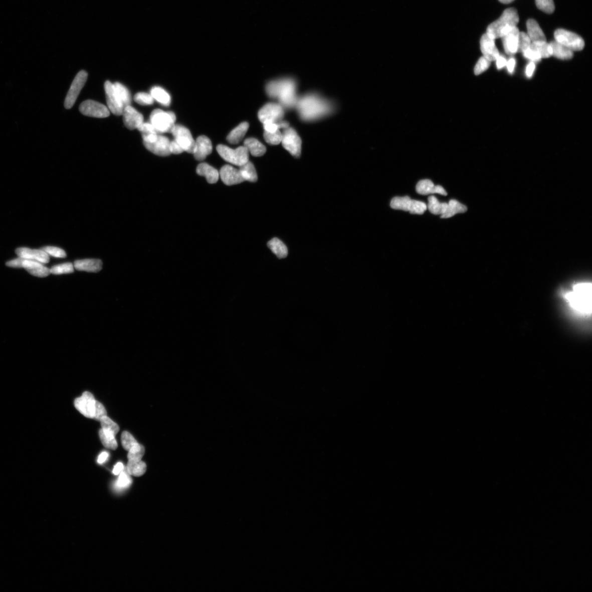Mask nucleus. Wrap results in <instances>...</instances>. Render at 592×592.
<instances>
[{"mask_svg": "<svg viewBox=\"0 0 592 592\" xmlns=\"http://www.w3.org/2000/svg\"><path fill=\"white\" fill-rule=\"evenodd\" d=\"M50 270L51 273L55 275L70 274L74 271V266L72 263H66L53 266Z\"/></svg>", "mask_w": 592, "mask_h": 592, "instance_id": "obj_41", "label": "nucleus"}, {"mask_svg": "<svg viewBox=\"0 0 592 592\" xmlns=\"http://www.w3.org/2000/svg\"><path fill=\"white\" fill-rule=\"evenodd\" d=\"M519 33L518 28L515 27L501 38L507 54L512 55L518 52Z\"/></svg>", "mask_w": 592, "mask_h": 592, "instance_id": "obj_22", "label": "nucleus"}, {"mask_svg": "<svg viewBox=\"0 0 592 592\" xmlns=\"http://www.w3.org/2000/svg\"><path fill=\"white\" fill-rule=\"evenodd\" d=\"M249 127V124L246 122H242L238 126L235 127L228 134L227 140L231 144H238L244 138L247 130Z\"/></svg>", "mask_w": 592, "mask_h": 592, "instance_id": "obj_30", "label": "nucleus"}, {"mask_svg": "<svg viewBox=\"0 0 592 592\" xmlns=\"http://www.w3.org/2000/svg\"><path fill=\"white\" fill-rule=\"evenodd\" d=\"M99 435L100 440L105 448L113 451L117 449V443L114 436L105 433L102 429L99 431Z\"/></svg>", "mask_w": 592, "mask_h": 592, "instance_id": "obj_40", "label": "nucleus"}, {"mask_svg": "<svg viewBox=\"0 0 592 592\" xmlns=\"http://www.w3.org/2000/svg\"><path fill=\"white\" fill-rule=\"evenodd\" d=\"M170 151L171 154H174V155H180V154L185 152L181 146L175 139L173 141H170Z\"/></svg>", "mask_w": 592, "mask_h": 592, "instance_id": "obj_54", "label": "nucleus"}, {"mask_svg": "<svg viewBox=\"0 0 592 592\" xmlns=\"http://www.w3.org/2000/svg\"><path fill=\"white\" fill-rule=\"evenodd\" d=\"M516 59H515L514 58H511L509 59V60L507 61L506 66L507 68L508 72L510 74H512L514 72L515 67H516Z\"/></svg>", "mask_w": 592, "mask_h": 592, "instance_id": "obj_58", "label": "nucleus"}, {"mask_svg": "<svg viewBox=\"0 0 592 592\" xmlns=\"http://www.w3.org/2000/svg\"><path fill=\"white\" fill-rule=\"evenodd\" d=\"M390 207L394 210L408 211L411 214L422 215L427 206L422 201L412 200L407 196L395 197L390 202Z\"/></svg>", "mask_w": 592, "mask_h": 592, "instance_id": "obj_7", "label": "nucleus"}, {"mask_svg": "<svg viewBox=\"0 0 592 592\" xmlns=\"http://www.w3.org/2000/svg\"><path fill=\"white\" fill-rule=\"evenodd\" d=\"M212 145L210 139L206 136L201 135L195 141L194 157L198 161H202L211 154Z\"/></svg>", "mask_w": 592, "mask_h": 592, "instance_id": "obj_20", "label": "nucleus"}, {"mask_svg": "<svg viewBox=\"0 0 592 592\" xmlns=\"http://www.w3.org/2000/svg\"><path fill=\"white\" fill-rule=\"evenodd\" d=\"M102 262L98 259H86L76 260L74 264L77 270L97 273L102 269Z\"/></svg>", "mask_w": 592, "mask_h": 592, "instance_id": "obj_24", "label": "nucleus"}, {"mask_svg": "<svg viewBox=\"0 0 592 592\" xmlns=\"http://www.w3.org/2000/svg\"><path fill=\"white\" fill-rule=\"evenodd\" d=\"M23 260V258L19 257V258L10 260V261L8 262L6 264L8 266H9V267L21 268H23L22 263Z\"/></svg>", "mask_w": 592, "mask_h": 592, "instance_id": "obj_55", "label": "nucleus"}, {"mask_svg": "<svg viewBox=\"0 0 592 592\" xmlns=\"http://www.w3.org/2000/svg\"><path fill=\"white\" fill-rule=\"evenodd\" d=\"M530 47L539 53L542 58H547L552 56V47L546 41L531 43Z\"/></svg>", "mask_w": 592, "mask_h": 592, "instance_id": "obj_37", "label": "nucleus"}, {"mask_svg": "<svg viewBox=\"0 0 592 592\" xmlns=\"http://www.w3.org/2000/svg\"><path fill=\"white\" fill-rule=\"evenodd\" d=\"M197 173L199 176L205 177L210 184L217 183L220 177L218 170L206 163H201L198 165Z\"/></svg>", "mask_w": 592, "mask_h": 592, "instance_id": "obj_27", "label": "nucleus"}, {"mask_svg": "<svg viewBox=\"0 0 592 592\" xmlns=\"http://www.w3.org/2000/svg\"><path fill=\"white\" fill-rule=\"evenodd\" d=\"M564 298L575 311L584 315L591 313V284L582 282L576 284Z\"/></svg>", "mask_w": 592, "mask_h": 592, "instance_id": "obj_1", "label": "nucleus"}, {"mask_svg": "<svg viewBox=\"0 0 592 592\" xmlns=\"http://www.w3.org/2000/svg\"><path fill=\"white\" fill-rule=\"evenodd\" d=\"M481 49L483 56L491 62L496 61L500 55L496 46L495 39L491 38L487 33L484 34L481 39Z\"/></svg>", "mask_w": 592, "mask_h": 592, "instance_id": "obj_21", "label": "nucleus"}, {"mask_svg": "<svg viewBox=\"0 0 592 592\" xmlns=\"http://www.w3.org/2000/svg\"><path fill=\"white\" fill-rule=\"evenodd\" d=\"M132 481L131 478L128 476V474L125 472H122L120 474L119 478H118L117 481L116 483L115 487L117 489H123L129 487V485L131 484Z\"/></svg>", "mask_w": 592, "mask_h": 592, "instance_id": "obj_49", "label": "nucleus"}, {"mask_svg": "<svg viewBox=\"0 0 592 592\" xmlns=\"http://www.w3.org/2000/svg\"><path fill=\"white\" fill-rule=\"evenodd\" d=\"M535 68L536 66L534 62H530L528 65H527L525 70V74L528 78H531L533 74H534Z\"/></svg>", "mask_w": 592, "mask_h": 592, "instance_id": "obj_56", "label": "nucleus"}, {"mask_svg": "<svg viewBox=\"0 0 592 592\" xmlns=\"http://www.w3.org/2000/svg\"><path fill=\"white\" fill-rule=\"evenodd\" d=\"M416 192L423 195L437 193L447 196L448 193L440 186H434L433 183L429 180H423L418 182Z\"/></svg>", "mask_w": 592, "mask_h": 592, "instance_id": "obj_25", "label": "nucleus"}, {"mask_svg": "<svg viewBox=\"0 0 592 592\" xmlns=\"http://www.w3.org/2000/svg\"><path fill=\"white\" fill-rule=\"evenodd\" d=\"M552 47V56L561 59V60H569L573 56V52L564 46L559 44L557 41H553L549 43Z\"/></svg>", "mask_w": 592, "mask_h": 592, "instance_id": "obj_28", "label": "nucleus"}, {"mask_svg": "<svg viewBox=\"0 0 592 592\" xmlns=\"http://www.w3.org/2000/svg\"><path fill=\"white\" fill-rule=\"evenodd\" d=\"M106 411L105 408L102 404L100 403L98 401H96L95 411H94V416L93 419L96 420V421H100L103 417L106 416Z\"/></svg>", "mask_w": 592, "mask_h": 592, "instance_id": "obj_51", "label": "nucleus"}, {"mask_svg": "<svg viewBox=\"0 0 592 592\" xmlns=\"http://www.w3.org/2000/svg\"><path fill=\"white\" fill-rule=\"evenodd\" d=\"M268 246L278 258H283L287 257V248L279 239H272L268 242Z\"/></svg>", "mask_w": 592, "mask_h": 592, "instance_id": "obj_33", "label": "nucleus"}, {"mask_svg": "<svg viewBox=\"0 0 592 592\" xmlns=\"http://www.w3.org/2000/svg\"><path fill=\"white\" fill-rule=\"evenodd\" d=\"M79 110L83 115L87 116L104 118L110 115L109 109L106 106L92 100L82 102Z\"/></svg>", "mask_w": 592, "mask_h": 592, "instance_id": "obj_13", "label": "nucleus"}, {"mask_svg": "<svg viewBox=\"0 0 592 592\" xmlns=\"http://www.w3.org/2000/svg\"><path fill=\"white\" fill-rule=\"evenodd\" d=\"M524 56L529 59L531 62H538L541 60L542 57L541 55L537 51L532 49L529 48L523 52Z\"/></svg>", "mask_w": 592, "mask_h": 592, "instance_id": "obj_52", "label": "nucleus"}, {"mask_svg": "<svg viewBox=\"0 0 592 592\" xmlns=\"http://www.w3.org/2000/svg\"><path fill=\"white\" fill-rule=\"evenodd\" d=\"M151 94L154 99H156L165 106H169L171 103V97L169 94L163 88L154 87L151 90Z\"/></svg>", "mask_w": 592, "mask_h": 592, "instance_id": "obj_36", "label": "nucleus"}, {"mask_svg": "<svg viewBox=\"0 0 592 592\" xmlns=\"http://www.w3.org/2000/svg\"><path fill=\"white\" fill-rule=\"evenodd\" d=\"M134 99L135 102L143 105H152L154 103V98L151 94L144 92H139L136 94Z\"/></svg>", "mask_w": 592, "mask_h": 592, "instance_id": "obj_47", "label": "nucleus"}, {"mask_svg": "<svg viewBox=\"0 0 592 592\" xmlns=\"http://www.w3.org/2000/svg\"><path fill=\"white\" fill-rule=\"evenodd\" d=\"M219 173L222 182L227 186L238 185L244 182L240 170L232 167V166H224Z\"/></svg>", "mask_w": 592, "mask_h": 592, "instance_id": "obj_18", "label": "nucleus"}, {"mask_svg": "<svg viewBox=\"0 0 592 592\" xmlns=\"http://www.w3.org/2000/svg\"><path fill=\"white\" fill-rule=\"evenodd\" d=\"M123 470V465L122 463H117L114 467L113 470V473L115 475H120Z\"/></svg>", "mask_w": 592, "mask_h": 592, "instance_id": "obj_59", "label": "nucleus"}, {"mask_svg": "<svg viewBox=\"0 0 592 592\" xmlns=\"http://www.w3.org/2000/svg\"><path fill=\"white\" fill-rule=\"evenodd\" d=\"M491 61L488 59L483 56L479 59L475 68V73L479 75L484 73L490 67Z\"/></svg>", "mask_w": 592, "mask_h": 592, "instance_id": "obj_48", "label": "nucleus"}, {"mask_svg": "<svg viewBox=\"0 0 592 592\" xmlns=\"http://www.w3.org/2000/svg\"><path fill=\"white\" fill-rule=\"evenodd\" d=\"M245 147L253 157L263 156L266 152L265 146L256 138H247L244 141Z\"/></svg>", "mask_w": 592, "mask_h": 592, "instance_id": "obj_29", "label": "nucleus"}, {"mask_svg": "<svg viewBox=\"0 0 592 592\" xmlns=\"http://www.w3.org/2000/svg\"><path fill=\"white\" fill-rule=\"evenodd\" d=\"M146 470V465L144 462L135 460H128L127 465V472L129 475L134 477L143 476Z\"/></svg>", "mask_w": 592, "mask_h": 592, "instance_id": "obj_32", "label": "nucleus"}, {"mask_svg": "<svg viewBox=\"0 0 592 592\" xmlns=\"http://www.w3.org/2000/svg\"><path fill=\"white\" fill-rule=\"evenodd\" d=\"M176 117L173 112H165L161 109L154 110L151 115V123L158 133L171 132L175 126Z\"/></svg>", "mask_w": 592, "mask_h": 592, "instance_id": "obj_6", "label": "nucleus"}, {"mask_svg": "<svg viewBox=\"0 0 592 592\" xmlns=\"http://www.w3.org/2000/svg\"><path fill=\"white\" fill-rule=\"evenodd\" d=\"M527 30L531 43L546 41L545 35L538 23L534 20L530 19L526 23Z\"/></svg>", "mask_w": 592, "mask_h": 592, "instance_id": "obj_26", "label": "nucleus"}, {"mask_svg": "<svg viewBox=\"0 0 592 592\" xmlns=\"http://www.w3.org/2000/svg\"><path fill=\"white\" fill-rule=\"evenodd\" d=\"M531 44V41L527 33L524 32H520L518 39V51L524 52L527 49L530 48Z\"/></svg>", "mask_w": 592, "mask_h": 592, "instance_id": "obj_46", "label": "nucleus"}, {"mask_svg": "<svg viewBox=\"0 0 592 592\" xmlns=\"http://www.w3.org/2000/svg\"><path fill=\"white\" fill-rule=\"evenodd\" d=\"M217 151L224 161L239 167L249 161V152L244 146L233 150L221 144L217 146Z\"/></svg>", "mask_w": 592, "mask_h": 592, "instance_id": "obj_5", "label": "nucleus"}, {"mask_svg": "<svg viewBox=\"0 0 592 592\" xmlns=\"http://www.w3.org/2000/svg\"><path fill=\"white\" fill-rule=\"evenodd\" d=\"M87 76V73L84 70L81 71L77 74L65 100V108L68 109L72 108L82 88L85 84Z\"/></svg>", "mask_w": 592, "mask_h": 592, "instance_id": "obj_12", "label": "nucleus"}, {"mask_svg": "<svg viewBox=\"0 0 592 592\" xmlns=\"http://www.w3.org/2000/svg\"><path fill=\"white\" fill-rule=\"evenodd\" d=\"M143 143L148 151H150L156 155L161 157H167L171 155L170 151V141L168 138L165 137V136L159 134L158 138L155 141L151 142V143L143 142Z\"/></svg>", "mask_w": 592, "mask_h": 592, "instance_id": "obj_16", "label": "nucleus"}, {"mask_svg": "<svg viewBox=\"0 0 592 592\" xmlns=\"http://www.w3.org/2000/svg\"><path fill=\"white\" fill-rule=\"evenodd\" d=\"M281 143L284 148L295 157L301 154L302 140L295 130L291 127L283 129Z\"/></svg>", "mask_w": 592, "mask_h": 592, "instance_id": "obj_9", "label": "nucleus"}, {"mask_svg": "<svg viewBox=\"0 0 592 592\" xmlns=\"http://www.w3.org/2000/svg\"><path fill=\"white\" fill-rule=\"evenodd\" d=\"M108 457H109L108 453H107L106 452L102 453L101 454H100L99 455V458L98 459V461H97L98 463L99 464H103L104 463V462L106 460H107Z\"/></svg>", "mask_w": 592, "mask_h": 592, "instance_id": "obj_60", "label": "nucleus"}, {"mask_svg": "<svg viewBox=\"0 0 592 592\" xmlns=\"http://www.w3.org/2000/svg\"><path fill=\"white\" fill-rule=\"evenodd\" d=\"M22 266L33 276L45 277L51 273L50 269L46 267L43 263L35 260L24 259Z\"/></svg>", "mask_w": 592, "mask_h": 592, "instance_id": "obj_23", "label": "nucleus"}, {"mask_svg": "<svg viewBox=\"0 0 592 592\" xmlns=\"http://www.w3.org/2000/svg\"><path fill=\"white\" fill-rule=\"evenodd\" d=\"M298 103L301 115L304 119H313L324 115L329 110L328 105L315 96H307Z\"/></svg>", "mask_w": 592, "mask_h": 592, "instance_id": "obj_4", "label": "nucleus"}, {"mask_svg": "<svg viewBox=\"0 0 592 592\" xmlns=\"http://www.w3.org/2000/svg\"><path fill=\"white\" fill-rule=\"evenodd\" d=\"M519 21V18L516 9H506L499 19L488 26L487 34L495 40L501 38L513 28L517 27Z\"/></svg>", "mask_w": 592, "mask_h": 592, "instance_id": "obj_3", "label": "nucleus"}, {"mask_svg": "<svg viewBox=\"0 0 592 592\" xmlns=\"http://www.w3.org/2000/svg\"><path fill=\"white\" fill-rule=\"evenodd\" d=\"M285 114L282 106L279 104L270 103L265 104L258 112L259 120L265 122L279 123Z\"/></svg>", "mask_w": 592, "mask_h": 592, "instance_id": "obj_10", "label": "nucleus"}, {"mask_svg": "<svg viewBox=\"0 0 592 592\" xmlns=\"http://www.w3.org/2000/svg\"><path fill=\"white\" fill-rule=\"evenodd\" d=\"M137 129L142 133V134L150 133L159 134L156 128L154 127L151 122H143L137 128Z\"/></svg>", "mask_w": 592, "mask_h": 592, "instance_id": "obj_53", "label": "nucleus"}, {"mask_svg": "<svg viewBox=\"0 0 592 592\" xmlns=\"http://www.w3.org/2000/svg\"><path fill=\"white\" fill-rule=\"evenodd\" d=\"M428 208L431 214L435 215H441L446 211L448 204L440 203L434 196L428 198Z\"/></svg>", "mask_w": 592, "mask_h": 592, "instance_id": "obj_35", "label": "nucleus"}, {"mask_svg": "<svg viewBox=\"0 0 592 592\" xmlns=\"http://www.w3.org/2000/svg\"><path fill=\"white\" fill-rule=\"evenodd\" d=\"M497 68L500 70L506 66L507 59L505 57L500 55L496 59Z\"/></svg>", "mask_w": 592, "mask_h": 592, "instance_id": "obj_57", "label": "nucleus"}, {"mask_svg": "<svg viewBox=\"0 0 592 592\" xmlns=\"http://www.w3.org/2000/svg\"><path fill=\"white\" fill-rule=\"evenodd\" d=\"M554 38L555 41L573 52L582 50L585 45L584 41L581 37L565 29L556 30L554 33Z\"/></svg>", "mask_w": 592, "mask_h": 592, "instance_id": "obj_8", "label": "nucleus"}, {"mask_svg": "<svg viewBox=\"0 0 592 592\" xmlns=\"http://www.w3.org/2000/svg\"><path fill=\"white\" fill-rule=\"evenodd\" d=\"M171 133L173 134L175 140L181 146L184 151L193 154L195 141L188 128L182 125H175Z\"/></svg>", "mask_w": 592, "mask_h": 592, "instance_id": "obj_11", "label": "nucleus"}, {"mask_svg": "<svg viewBox=\"0 0 592 592\" xmlns=\"http://www.w3.org/2000/svg\"><path fill=\"white\" fill-rule=\"evenodd\" d=\"M121 443L124 449L126 451H129L133 446L138 442L134 439V437L131 434L127 431H124L121 434Z\"/></svg>", "mask_w": 592, "mask_h": 592, "instance_id": "obj_45", "label": "nucleus"}, {"mask_svg": "<svg viewBox=\"0 0 592 592\" xmlns=\"http://www.w3.org/2000/svg\"><path fill=\"white\" fill-rule=\"evenodd\" d=\"M467 211V207L456 200H451L448 203L447 209L445 213L441 215V218H449L453 217L456 214H462Z\"/></svg>", "mask_w": 592, "mask_h": 592, "instance_id": "obj_31", "label": "nucleus"}, {"mask_svg": "<svg viewBox=\"0 0 592 592\" xmlns=\"http://www.w3.org/2000/svg\"><path fill=\"white\" fill-rule=\"evenodd\" d=\"M239 170L244 181L256 182L257 181L258 177L256 169L250 162L248 161L245 164L241 166Z\"/></svg>", "mask_w": 592, "mask_h": 592, "instance_id": "obj_34", "label": "nucleus"}, {"mask_svg": "<svg viewBox=\"0 0 592 592\" xmlns=\"http://www.w3.org/2000/svg\"><path fill=\"white\" fill-rule=\"evenodd\" d=\"M115 90L118 98H119L121 102L122 103L124 108L126 106L130 105L131 103V95L128 90V89L120 84L119 82H115L114 84Z\"/></svg>", "mask_w": 592, "mask_h": 592, "instance_id": "obj_38", "label": "nucleus"}, {"mask_svg": "<svg viewBox=\"0 0 592 592\" xmlns=\"http://www.w3.org/2000/svg\"><path fill=\"white\" fill-rule=\"evenodd\" d=\"M499 1L502 4H508L512 3L514 0H499Z\"/></svg>", "mask_w": 592, "mask_h": 592, "instance_id": "obj_61", "label": "nucleus"}, {"mask_svg": "<svg viewBox=\"0 0 592 592\" xmlns=\"http://www.w3.org/2000/svg\"><path fill=\"white\" fill-rule=\"evenodd\" d=\"M96 401L92 393L85 392L81 397L75 400L74 405L83 415L93 419L95 411Z\"/></svg>", "mask_w": 592, "mask_h": 592, "instance_id": "obj_14", "label": "nucleus"}, {"mask_svg": "<svg viewBox=\"0 0 592 592\" xmlns=\"http://www.w3.org/2000/svg\"><path fill=\"white\" fill-rule=\"evenodd\" d=\"M122 115L125 126L130 130L137 128L143 122V115L131 106H126Z\"/></svg>", "mask_w": 592, "mask_h": 592, "instance_id": "obj_19", "label": "nucleus"}, {"mask_svg": "<svg viewBox=\"0 0 592 592\" xmlns=\"http://www.w3.org/2000/svg\"><path fill=\"white\" fill-rule=\"evenodd\" d=\"M106 100L110 110L112 114L119 116L122 114L124 109L123 106L116 93L114 84L109 81H106L104 84Z\"/></svg>", "mask_w": 592, "mask_h": 592, "instance_id": "obj_15", "label": "nucleus"}, {"mask_svg": "<svg viewBox=\"0 0 592 592\" xmlns=\"http://www.w3.org/2000/svg\"><path fill=\"white\" fill-rule=\"evenodd\" d=\"M17 256L25 259L35 260L43 264L50 262V256L43 250L31 249L27 247H20L16 250Z\"/></svg>", "mask_w": 592, "mask_h": 592, "instance_id": "obj_17", "label": "nucleus"}, {"mask_svg": "<svg viewBox=\"0 0 592 592\" xmlns=\"http://www.w3.org/2000/svg\"><path fill=\"white\" fill-rule=\"evenodd\" d=\"M144 453L145 449L144 447L137 443L129 450L127 455V458L128 460L139 461L143 458Z\"/></svg>", "mask_w": 592, "mask_h": 592, "instance_id": "obj_42", "label": "nucleus"}, {"mask_svg": "<svg viewBox=\"0 0 592 592\" xmlns=\"http://www.w3.org/2000/svg\"><path fill=\"white\" fill-rule=\"evenodd\" d=\"M264 138L266 143L270 145H278L281 143L282 133L280 129L274 132L264 131Z\"/></svg>", "mask_w": 592, "mask_h": 592, "instance_id": "obj_43", "label": "nucleus"}, {"mask_svg": "<svg viewBox=\"0 0 592 592\" xmlns=\"http://www.w3.org/2000/svg\"><path fill=\"white\" fill-rule=\"evenodd\" d=\"M100 422L101 423L102 429L106 434L115 436L119 431L120 428L118 425L106 416L101 418Z\"/></svg>", "mask_w": 592, "mask_h": 592, "instance_id": "obj_39", "label": "nucleus"}, {"mask_svg": "<svg viewBox=\"0 0 592 592\" xmlns=\"http://www.w3.org/2000/svg\"><path fill=\"white\" fill-rule=\"evenodd\" d=\"M536 4L538 9L547 14L553 13L555 10L553 0H536Z\"/></svg>", "mask_w": 592, "mask_h": 592, "instance_id": "obj_44", "label": "nucleus"}, {"mask_svg": "<svg viewBox=\"0 0 592 592\" xmlns=\"http://www.w3.org/2000/svg\"><path fill=\"white\" fill-rule=\"evenodd\" d=\"M49 256L55 257L56 258H65L66 257L67 254L62 248L54 246H46L43 248Z\"/></svg>", "mask_w": 592, "mask_h": 592, "instance_id": "obj_50", "label": "nucleus"}, {"mask_svg": "<svg viewBox=\"0 0 592 592\" xmlns=\"http://www.w3.org/2000/svg\"><path fill=\"white\" fill-rule=\"evenodd\" d=\"M266 90L270 97L279 99L283 105L291 106L297 103L295 85L292 80L271 81L266 86Z\"/></svg>", "mask_w": 592, "mask_h": 592, "instance_id": "obj_2", "label": "nucleus"}]
</instances>
